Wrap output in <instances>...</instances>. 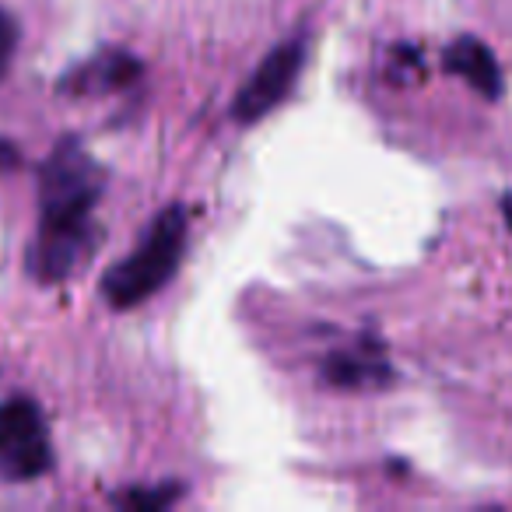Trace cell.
<instances>
[{"instance_id": "1", "label": "cell", "mask_w": 512, "mask_h": 512, "mask_svg": "<svg viewBox=\"0 0 512 512\" xmlns=\"http://www.w3.org/2000/svg\"><path fill=\"white\" fill-rule=\"evenodd\" d=\"M106 172L78 137H64L39 169V239L32 274L43 285L67 281L95 249V204Z\"/></svg>"}, {"instance_id": "2", "label": "cell", "mask_w": 512, "mask_h": 512, "mask_svg": "<svg viewBox=\"0 0 512 512\" xmlns=\"http://www.w3.org/2000/svg\"><path fill=\"white\" fill-rule=\"evenodd\" d=\"M186 249V207L172 204L155 214L137 249L102 278V299L113 309H134L158 295L179 271Z\"/></svg>"}, {"instance_id": "3", "label": "cell", "mask_w": 512, "mask_h": 512, "mask_svg": "<svg viewBox=\"0 0 512 512\" xmlns=\"http://www.w3.org/2000/svg\"><path fill=\"white\" fill-rule=\"evenodd\" d=\"M53 467L46 418L32 397H8L0 404V477L36 481Z\"/></svg>"}, {"instance_id": "4", "label": "cell", "mask_w": 512, "mask_h": 512, "mask_svg": "<svg viewBox=\"0 0 512 512\" xmlns=\"http://www.w3.org/2000/svg\"><path fill=\"white\" fill-rule=\"evenodd\" d=\"M302 64H306V39L295 36L288 43L274 46L260 67L249 74V81L239 88L232 102V116L239 123H260L271 109H278L281 102L292 95L295 81L302 74Z\"/></svg>"}, {"instance_id": "5", "label": "cell", "mask_w": 512, "mask_h": 512, "mask_svg": "<svg viewBox=\"0 0 512 512\" xmlns=\"http://www.w3.org/2000/svg\"><path fill=\"white\" fill-rule=\"evenodd\" d=\"M323 379H327L334 390H348V393H376L393 386L397 372L390 365L383 341L372 334L355 337L344 348H334L323 358Z\"/></svg>"}, {"instance_id": "6", "label": "cell", "mask_w": 512, "mask_h": 512, "mask_svg": "<svg viewBox=\"0 0 512 512\" xmlns=\"http://www.w3.org/2000/svg\"><path fill=\"white\" fill-rule=\"evenodd\" d=\"M442 71L460 78L467 88H474L481 99L498 102L505 92V74L498 57L491 53L488 43L477 36H456L453 43L442 50Z\"/></svg>"}, {"instance_id": "7", "label": "cell", "mask_w": 512, "mask_h": 512, "mask_svg": "<svg viewBox=\"0 0 512 512\" xmlns=\"http://www.w3.org/2000/svg\"><path fill=\"white\" fill-rule=\"evenodd\" d=\"M144 64L127 50H102L99 57L78 64L64 81H60V92L67 95H106L130 88L141 78Z\"/></svg>"}, {"instance_id": "8", "label": "cell", "mask_w": 512, "mask_h": 512, "mask_svg": "<svg viewBox=\"0 0 512 512\" xmlns=\"http://www.w3.org/2000/svg\"><path fill=\"white\" fill-rule=\"evenodd\" d=\"M183 498V484H162V488H130L116 495V505L127 512H162Z\"/></svg>"}, {"instance_id": "9", "label": "cell", "mask_w": 512, "mask_h": 512, "mask_svg": "<svg viewBox=\"0 0 512 512\" xmlns=\"http://www.w3.org/2000/svg\"><path fill=\"white\" fill-rule=\"evenodd\" d=\"M15 46H18V25L8 11L0 8V78L8 74L11 57H15Z\"/></svg>"}, {"instance_id": "10", "label": "cell", "mask_w": 512, "mask_h": 512, "mask_svg": "<svg viewBox=\"0 0 512 512\" xmlns=\"http://www.w3.org/2000/svg\"><path fill=\"white\" fill-rule=\"evenodd\" d=\"M22 165V155L11 141H0V169H18Z\"/></svg>"}, {"instance_id": "11", "label": "cell", "mask_w": 512, "mask_h": 512, "mask_svg": "<svg viewBox=\"0 0 512 512\" xmlns=\"http://www.w3.org/2000/svg\"><path fill=\"white\" fill-rule=\"evenodd\" d=\"M498 211H502L505 228L512 232V190H509V193H502V200H498Z\"/></svg>"}]
</instances>
